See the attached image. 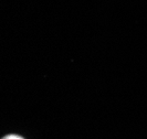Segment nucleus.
<instances>
[{
  "instance_id": "1",
  "label": "nucleus",
  "mask_w": 147,
  "mask_h": 139,
  "mask_svg": "<svg viewBox=\"0 0 147 139\" xmlns=\"http://www.w3.org/2000/svg\"><path fill=\"white\" fill-rule=\"evenodd\" d=\"M19 139H20V138H19Z\"/></svg>"
}]
</instances>
